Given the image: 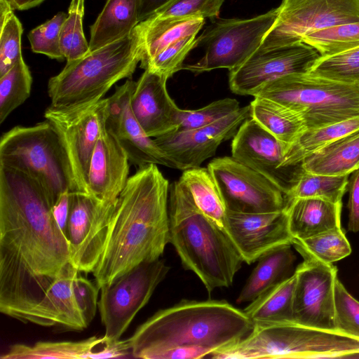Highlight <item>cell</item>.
I'll list each match as a JSON object with an SVG mask.
<instances>
[{
    "instance_id": "obj_29",
    "label": "cell",
    "mask_w": 359,
    "mask_h": 359,
    "mask_svg": "<svg viewBox=\"0 0 359 359\" xmlns=\"http://www.w3.org/2000/svg\"><path fill=\"white\" fill-rule=\"evenodd\" d=\"M205 18H147L139 23L143 37V57L140 67L170 44L199 32Z\"/></svg>"
},
{
    "instance_id": "obj_43",
    "label": "cell",
    "mask_w": 359,
    "mask_h": 359,
    "mask_svg": "<svg viewBox=\"0 0 359 359\" xmlns=\"http://www.w3.org/2000/svg\"><path fill=\"white\" fill-rule=\"evenodd\" d=\"M67 14L60 11L53 18L32 29L27 35L32 50L51 59L63 60L60 47V30Z\"/></svg>"
},
{
    "instance_id": "obj_28",
    "label": "cell",
    "mask_w": 359,
    "mask_h": 359,
    "mask_svg": "<svg viewBox=\"0 0 359 359\" xmlns=\"http://www.w3.org/2000/svg\"><path fill=\"white\" fill-rule=\"evenodd\" d=\"M301 164L314 174L349 175L359 168V129L313 153Z\"/></svg>"
},
{
    "instance_id": "obj_19",
    "label": "cell",
    "mask_w": 359,
    "mask_h": 359,
    "mask_svg": "<svg viewBox=\"0 0 359 359\" xmlns=\"http://www.w3.org/2000/svg\"><path fill=\"white\" fill-rule=\"evenodd\" d=\"M224 230L243 262L248 264L277 247L292 245L293 237L285 209L261 213L226 210Z\"/></svg>"
},
{
    "instance_id": "obj_2",
    "label": "cell",
    "mask_w": 359,
    "mask_h": 359,
    "mask_svg": "<svg viewBox=\"0 0 359 359\" xmlns=\"http://www.w3.org/2000/svg\"><path fill=\"white\" fill-rule=\"evenodd\" d=\"M170 184L156 164L138 168L116 201L104 250L92 273L100 289L159 259L169 243Z\"/></svg>"
},
{
    "instance_id": "obj_26",
    "label": "cell",
    "mask_w": 359,
    "mask_h": 359,
    "mask_svg": "<svg viewBox=\"0 0 359 359\" xmlns=\"http://www.w3.org/2000/svg\"><path fill=\"white\" fill-rule=\"evenodd\" d=\"M141 0H107L90 26V50L128 36L140 22Z\"/></svg>"
},
{
    "instance_id": "obj_24",
    "label": "cell",
    "mask_w": 359,
    "mask_h": 359,
    "mask_svg": "<svg viewBox=\"0 0 359 359\" xmlns=\"http://www.w3.org/2000/svg\"><path fill=\"white\" fill-rule=\"evenodd\" d=\"M79 273L71 262L63 268L36 307V325L78 331L87 327L73 289L74 280Z\"/></svg>"
},
{
    "instance_id": "obj_41",
    "label": "cell",
    "mask_w": 359,
    "mask_h": 359,
    "mask_svg": "<svg viewBox=\"0 0 359 359\" xmlns=\"http://www.w3.org/2000/svg\"><path fill=\"white\" fill-rule=\"evenodd\" d=\"M239 102L233 98L212 102L198 109H180L175 130H188L208 126L240 109Z\"/></svg>"
},
{
    "instance_id": "obj_27",
    "label": "cell",
    "mask_w": 359,
    "mask_h": 359,
    "mask_svg": "<svg viewBox=\"0 0 359 359\" xmlns=\"http://www.w3.org/2000/svg\"><path fill=\"white\" fill-rule=\"evenodd\" d=\"M290 244L277 247L264 254L248 277L236 302H251L291 274L295 255Z\"/></svg>"
},
{
    "instance_id": "obj_39",
    "label": "cell",
    "mask_w": 359,
    "mask_h": 359,
    "mask_svg": "<svg viewBox=\"0 0 359 359\" xmlns=\"http://www.w3.org/2000/svg\"><path fill=\"white\" fill-rule=\"evenodd\" d=\"M85 0H72L67 16L60 30V47L67 62L81 58L90 52L83 29Z\"/></svg>"
},
{
    "instance_id": "obj_35",
    "label": "cell",
    "mask_w": 359,
    "mask_h": 359,
    "mask_svg": "<svg viewBox=\"0 0 359 359\" xmlns=\"http://www.w3.org/2000/svg\"><path fill=\"white\" fill-rule=\"evenodd\" d=\"M348 176L318 175L303 169L295 185L286 196L287 202L300 198H316L334 203H342Z\"/></svg>"
},
{
    "instance_id": "obj_38",
    "label": "cell",
    "mask_w": 359,
    "mask_h": 359,
    "mask_svg": "<svg viewBox=\"0 0 359 359\" xmlns=\"http://www.w3.org/2000/svg\"><path fill=\"white\" fill-rule=\"evenodd\" d=\"M8 0H0V76L22 57V26Z\"/></svg>"
},
{
    "instance_id": "obj_17",
    "label": "cell",
    "mask_w": 359,
    "mask_h": 359,
    "mask_svg": "<svg viewBox=\"0 0 359 359\" xmlns=\"http://www.w3.org/2000/svg\"><path fill=\"white\" fill-rule=\"evenodd\" d=\"M251 118L248 104L203 128L174 130L154 140L175 168L184 170L200 167L215 155L219 144L231 139L247 119Z\"/></svg>"
},
{
    "instance_id": "obj_36",
    "label": "cell",
    "mask_w": 359,
    "mask_h": 359,
    "mask_svg": "<svg viewBox=\"0 0 359 359\" xmlns=\"http://www.w3.org/2000/svg\"><path fill=\"white\" fill-rule=\"evenodd\" d=\"M32 76L23 57L0 76V123L29 97Z\"/></svg>"
},
{
    "instance_id": "obj_47",
    "label": "cell",
    "mask_w": 359,
    "mask_h": 359,
    "mask_svg": "<svg viewBox=\"0 0 359 359\" xmlns=\"http://www.w3.org/2000/svg\"><path fill=\"white\" fill-rule=\"evenodd\" d=\"M349 199L348 230L352 232L359 231V168L352 172L348 180Z\"/></svg>"
},
{
    "instance_id": "obj_46",
    "label": "cell",
    "mask_w": 359,
    "mask_h": 359,
    "mask_svg": "<svg viewBox=\"0 0 359 359\" xmlns=\"http://www.w3.org/2000/svg\"><path fill=\"white\" fill-rule=\"evenodd\" d=\"M79 273L74 280L73 289L85 320L89 325L98 309V292L100 289L95 281H90Z\"/></svg>"
},
{
    "instance_id": "obj_31",
    "label": "cell",
    "mask_w": 359,
    "mask_h": 359,
    "mask_svg": "<svg viewBox=\"0 0 359 359\" xmlns=\"http://www.w3.org/2000/svg\"><path fill=\"white\" fill-rule=\"evenodd\" d=\"M295 285L294 272L252 301L243 311L253 323L293 322Z\"/></svg>"
},
{
    "instance_id": "obj_23",
    "label": "cell",
    "mask_w": 359,
    "mask_h": 359,
    "mask_svg": "<svg viewBox=\"0 0 359 359\" xmlns=\"http://www.w3.org/2000/svg\"><path fill=\"white\" fill-rule=\"evenodd\" d=\"M131 353L128 339L109 341L104 336L78 341H39L33 345L15 344L1 359H101L126 358ZM132 354V353H131Z\"/></svg>"
},
{
    "instance_id": "obj_10",
    "label": "cell",
    "mask_w": 359,
    "mask_h": 359,
    "mask_svg": "<svg viewBox=\"0 0 359 359\" xmlns=\"http://www.w3.org/2000/svg\"><path fill=\"white\" fill-rule=\"evenodd\" d=\"M170 271L162 259L144 262L100 288L98 310L109 341L120 339Z\"/></svg>"
},
{
    "instance_id": "obj_8",
    "label": "cell",
    "mask_w": 359,
    "mask_h": 359,
    "mask_svg": "<svg viewBox=\"0 0 359 359\" xmlns=\"http://www.w3.org/2000/svg\"><path fill=\"white\" fill-rule=\"evenodd\" d=\"M254 97L266 98L295 111L307 129L359 116V84H347L313 75L294 74L271 81Z\"/></svg>"
},
{
    "instance_id": "obj_11",
    "label": "cell",
    "mask_w": 359,
    "mask_h": 359,
    "mask_svg": "<svg viewBox=\"0 0 359 359\" xmlns=\"http://www.w3.org/2000/svg\"><path fill=\"white\" fill-rule=\"evenodd\" d=\"M109 99L72 107L49 106L46 120L55 129L67 154L74 191L88 193V177L92 155L105 128Z\"/></svg>"
},
{
    "instance_id": "obj_12",
    "label": "cell",
    "mask_w": 359,
    "mask_h": 359,
    "mask_svg": "<svg viewBox=\"0 0 359 359\" xmlns=\"http://www.w3.org/2000/svg\"><path fill=\"white\" fill-rule=\"evenodd\" d=\"M278 8L277 19L260 49L302 42L313 32L359 22V0H283Z\"/></svg>"
},
{
    "instance_id": "obj_15",
    "label": "cell",
    "mask_w": 359,
    "mask_h": 359,
    "mask_svg": "<svg viewBox=\"0 0 359 359\" xmlns=\"http://www.w3.org/2000/svg\"><path fill=\"white\" fill-rule=\"evenodd\" d=\"M320 56L316 50L304 42L259 48L240 66L229 71V88L235 94L254 97L263 86L277 79L309 73Z\"/></svg>"
},
{
    "instance_id": "obj_20",
    "label": "cell",
    "mask_w": 359,
    "mask_h": 359,
    "mask_svg": "<svg viewBox=\"0 0 359 359\" xmlns=\"http://www.w3.org/2000/svg\"><path fill=\"white\" fill-rule=\"evenodd\" d=\"M135 83L131 78L127 79L116 86L113 95L108 97L105 128L126 151L132 164L138 168L153 163L175 168L154 139L146 135L132 111L130 96Z\"/></svg>"
},
{
    "instance_id": "obj_21",
    "label": "cell",
    "mask_w": 359,
    "mask_h": 359,
    "mask_svg": "<svg viewBox=\"0 0 359 359\" xmlns=\"http://www.w3.org/2000/svg\"><path fill=\"white\" fill-rule=\"evenodd\" d=\"M168 79L148 69L135 81L132 111L146 135L156 137L177 129L180 108L170 97Z\"/></svg>"
},
{
    "instance_id": "obj_16",
    "label": "cell",
    "mask_w": 359,
    "mask_h": 359,
    "mask_svg": "<svg viewBox=\"0 0 359 359\" xmlns=\"http://www.w3.org/2000/svg\"><path fill=\"white\" fill-rule=\"evenodd\" d=\"M231 147L233 158L266 177L285 196L303 170L302 164L283 165L287 147L252 118L240 126Z\"/></svg>"
},
{
    "instance_id": "obj_9",
    "label": "cell",
    "mask_w": 359,
    "mask_h": 359,
    "mask_svg": "<svg viewBox=\"0 0 359 359\" xmlns=\"http://www.w3.org/2000/svg\"><path fill=\"white\" fill-rule=\"evenodd\" d=\"M278 7L248 19H221L197 37V46H205V54L182 69L201 74L217 69L229 71L243 63L260 47L278 15Z\"/></svg>"
},
{
    "instance_id": "obj_7",
    "label": "cell",
    "mask_w": 359,
    "mask_h": 359,
    "mask_svg": "<svg viewBox=\"0 0 359 359\" xmlns=\"http://www.w3.org/2000/svg\"><path fill=\"white\" fill-rule=\"evenodd\" d=\"M0 165L36 180L53 206L66 191H74L69 160L53 126L46 120L31 126H17L0 139Z\"/></svg>"
},
{
    "instance_id": "obj_4",
    "label": "cell",
    "mask_w": 359,
    "mask_h": 359,
    "mask_svg": "<svg viewBox=\"0 0 359 359\" xmlns=\"http://www.w3.org/2000/svg\"><path fill=\"white\" fill-rule=\"evenodd\" d=\"M169 243L208 294L229 287L243 262L225 231L198 208L180 180L169 187Z\"/></svg>"
},
{
    "instance_id": "obj_5",
    "label": "cell",
    "mask_w": 359,
    "mask_h": 359,
    "mask_svg": "<svg viewBox=\"0 0 359 359\" xmlns=\"http://www.w3.org/2000/svg\"><path fill=\"white\" fill-rule=\"evenodd\" d=\"M143 57V37L138 24L123 39L67 62L48 83L50 106L59 108L92 104L123 79H130Z\"/></svg>"
},
{
    "instance_id": "obj_18",
    "label": "cell",
    "mask_w": 359,
    "mask_h": 359,
    "mask_svg": "<svg viewBox=\"0 0 359 359\" xmlns=\"http://www.w3.org/2000/svg\"><path fill=\"white\" fill-rule=\"evenodd\" d=\"M293 322L316 328L337 330L334 283L337 269L311 259L294 271Z\"/></svg>"
},
{
    "instance_id": "obj_6",
    "label": "cell",
    "mask_w": 359,
    "mask_h": 359,
    "mask_svg": "<svg viewBox=\"0 0 359 359\" xmlns=\"http://www.w3.org/2000/svg\"><path fill=\"white\" fill-rule=\"evenodd\" d=\"M214 359L359 358V338L337 330L294 322L255 323L241 341L212 353Z\"/></svg>"
},
{
    "instance_id": "obj_25",
    "label": "cell",
    "mask_w": 359,
    "mask_h": 359,
    "mask_svg": "<svg viewBox=\"0 0 359 359\" xmlns=\"http://www.w3.org/2000/svg\"><path fill=\"white\" fill-rule=\"evenodd\" d=\"M341 208L342 203H334L316 198L287 201L285 210L293 239H303L341 227Z\"/></svg>"
},
{
    "instance_id": "obj_44",
    "label": "cell",
    "mask_w": 359,
    "mask_h": 359,
    "mask_svg": "<svg viewBox=\"0 0 359 359\" xmlns=\"http://www.w3.org/2000/svg\"><path fill=\"white\" fill-rule=\"evenodd\" d=\"M224 1V0H170L148 18H217Z\"/></svg>"
},
{
    "instance_id": "obj_37",
    "label": "cell",
    "mask_w": 359,
    "mask_h": 359,
    "mask_svg": "<svg viewBox=\"0 0 359 359\" xmlns=\"http://www.w3.org/2000/svg\"><path fill=\"white\" fill-rule=\"evenodd\" d=\"M320 56L332 55L359 47V22L328 27L313 32L302 39Z\"/></svg>"
},
{
    "instance_id": "obj_32",
    "label": "cell",
    "mask_w": 359,
    "mask_h": 359,
    "mask_svg": "<svg viewBox=\"0 0 359 359\" xmlns=\"http://www.w3.org/2000/svg\"><path fill=\"white\" fill-rule=\"evenodd\" d=\"M179 180L188 189L202 213L224 229L226 208L208 168L197 167L184 170Z\"/></svg>"
},
{
    "instance_id": "obj_48",
    "label": "cell",
    "mask_w": 359,
    "mask_h": 359,
    "mask_svg": "<svg viewBox=\"0 0 359 359\" xmlns=\"http://www.w3.org/2000/svg\"><path fill=\"white\" fill-rule=\"evenodd\" d=\"M71 207V191L62 194L52 208L53 217L59 227L66 235Z\"/></svg>"
},
{
    "instance_id": "obj_40",
    "label": "cell",
    "mask_w": 359,
    "mask_h": 359,
    "mask_svg": "<svg viewBox=\"0 0 359 359\" xmlns=\"http://www.w3.org/2000/svg\"><path fill=\"white\" fill-rule=\"evenodd\" d=\"M309 73L340 83L359 84V47L320 56Z\"/></svg>"
},
{
    "instance_id": "obj_45",
    "label": "cell",
    "mask_w": 359,
    "mask_h": 359,
    "mask_svg": "<svg viewBox=\"0 0 359 359\" xmlns=\"http://www.w3.org/2000/svg\"><path fill=\"white\" fill-rule=\"evenodd\" d=\"M336 329L359 338V302L344 287L338 277L334 283Z\"/></svg>"
},
{
    "instance_id": "obj_3",
    "label": "cell",
    "mask_w": 359,
    "mask_h": 359,
    "mask_svg": "<svg viewBox=\"0 0 359 359\" xmlns=\"http://www.w3.org/2000/svg\"><path fill=\"white\" fill-rule=\"evenodd\" d=\"M253 325L243 311L225 300L182 299L155 313L128 340L137 358L161 359L170 349L189 346H205L213 353L241 341Z\"/></svg>"
},
{
    "instance_id": "obj_13",
    "label": "cell",
    "mask_w": 359,
    "mask_h": 359,
    "mask_svg": "<svg viewBox=\"0 0 359 359\" xmlns=\"http://www.w3.org/2000/svg\"><path fill=\"white\" fill-rule=\"evenodd\" d=\"M207 168L226 210L261 213L285 209V194L266 177L232 156L214 158Z\"/></svg>"
},
{
    "instance_id": "obj_49",
    "label": "cell",
    "mask_w": 359,
    "mask_h": 359,
    "mask_svg": "<svg viewBox=\"0 0 359 359\" xmlns=\"http://www.w3.org/2000/svg\"><path fill=\"white\" fill-rule=\"evenodd\" d=\"M170 0H141L140 22L148 18L155 11Z\"/></svg>"
},
{
    "instance_id": "obj_50",
    "label": "cell",
    "mask_w": 359,
    "mask_h": 359,
    "mask_svg": "<svg viewBox=\"0 0 359 359\" xmlns=\"http://www.w3.org/2000/svg\"><path fill=\"white\" fill-rule=\"evenodd\" d=\"M13 10L25 11L41 4L45 0H8Z\"/></svg>"
},
{
    "instance_id": "obj_1",
    "label": "cell",
    "mask_w": 359,
    "mask_h": 359,
    "mask_svg": "<svg viewBox=\"0 0 359 359\" xmlns=\"http://www.w3.org/2000/svg\"><path fill=\"white\" fill-rule=\"evenodd\" d=\"M52 208L36 180L0 165V311L24 323L70 262Z\"/></svg>"
},
{
    "instance_id": "obj_22",
    "label": "cell",
    "mask_w": 359,
    "mask_h": 359,
    "mask_svg": "<svg viewBox=\"0 0 359 359\" xmlns=\"http://www.w3.org/2000/svg\"><path fill=\"white\" fill-rule=\"evenodd\" d=\"M129 158L106 128L94 149L88 177V194L114 204L129 178Z\"/></svg>"
},
{
    "instance_id": "obj_34",
    "label": "cell",
    "mask_w": 359,
    "mask_h": 359,
    "mask_svg": "<svg viewBox=\"0 0 359 359\" xmlns=\"http://www.w3.org/2000/svg\"><path fill=\"white\" fill-rule=\"evenodd\" d=\"M292 245L304 259H315L326 264H332L351 252L350 243L341 227L303 239L294 238Z\"/></svg>"
},
{
    "instance_id": "obj_42",
    "label": "cell",
    "mask_w": 359,
    "mask_h": 359,
    "mask_svg": "<svg viewBox=\"0 0 359 359\" xmlns=\"http://www.w3.org/2000/svg\"><path fill=\"white\" fill-rule=\"evenodd\" d=\"M196 46V34L181 39L157 53L147 62L143 69L168 79L175 73L182 69L184 59Z\"/></svg>"
},
{
    "instance_id": "obj_30",
    "label": "cell",
    "mask_w": 359,
    "mask_h": 359,
    "mask_svg": "<svg viewBox=\"0 0 359 359\" xmlns=\"http://www.w3.org/2000/svg\"><path fill=\"white\" fill-rule=\"evenodd\" d=\"M254 97L250 104L251 118L287 147L306 130L295 111L273 100Z\"/></svg>"
},
{
    "instance_id": "obj_14",
    "label": "cell",
    "mask_w": 359,
    "mask_h": 359,
    "mask_svg": "<svg viewBox=\"0 0 359 359\" xmlns=\"http://www.w3.org/2000/svg\"><path fill=\"white\" fill-rule=\"evenodd\" d=\"M116 203L84 192L71 191L66 236L70 262L81 273H93L104 250Z\"/></svg>"
},
{
    "instance_id": "obj_33",
    "label": "cell",
    "mask_w": 359,
    "mask_h": 359,
    "mask_svg": "<svg viewBox=\"0 0 359 359\" xmlns=\"http://www.w3.org/2000/svg\"><path fill=\"white\" fill-rule=\"evenodd\" d=\"M359 129V116L325 126L306 130L286 150L283 165H299L313 153Z\"/></svg>"
}]
</instances>
